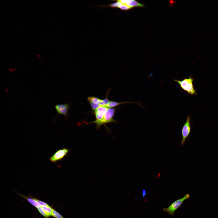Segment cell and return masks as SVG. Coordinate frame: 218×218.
<instances>
[{"label": "cell", "instance_id": "6da1fadb", "mask_svg": "<svg viewBox=\"0 0 218 218\" xmlns=\"http://www.w3.org/2000/svg\"><path fill=\"white\" fill-rule=\"evenodd\" d=\"M173 164L171 163L162 162L153 180L144 188V192L148 193L152 188L167 183L173 184L174 181L169 178Z\"/></svg>", "mask_w": 218, "mask_h": 218}, {"label": "cell", "instance_id": "7a4b0ae2", "mask_svg": "<svg viewBox=\"0 0 218 218\" xmlns=\"http://www.w3.org/2000/svg\"><path fill=\"white\" fill-rule=\"evenodd\" d=\"M162 162L158 160H149L142 166L141 170L144 177V180L136 183L133 185H141L146 188L154 179L158 169Z\"/></svg>", "mask_w": 218, "mask_h": 218}, {"label": "cell", "instance_id": "3957f363", "mask_svg": "<svg viewBox=\"0 0 218 218\" xmlns=\"http://www.w3.org/2000/svg\"><path fill=\"white\" fill-rule=\"evenodd\" d=\"M83 161L87 171L95 172L99 178L100 174H103L102 170L104 157L102 155L85 157L83 158Z\"/></svg>", "mask_w": 218, "mask_h": 218}, {"label": "cell", "instance_id": "277c9868", "mask_svg": "<svg viewBox=\"0 0 218 218\" xmlns=\"http://www.w3.org/2000/svg\"><path fill=\"white\" fill-rule=\"evenodd\" d=\"M197 155L206 156V154L200 153L197 152L183 153H175L170 152H164L162 155L158 159L163 162H168L178 158L187 155Z\"/></svg>", "mask_w": 218, "mask_h": 218}, {"label": "cell", "instance_id": "5b68a950", "mask_svg": "<svg viewBox=\"0 0 218 218\" xmlns=\"http://www.w3.org/2000/svg\"><path fill=\"white\" fill-rule=\"evenodd\" d=\"M187 7L195 10L197 12L204 10L215 11L216 9L214 6L209 5L202 0H189V3Z\"/></svg>", "mask_w": 218, "mask_h": 218}, {"label": "cell", "instance_id": "8992f818", "mask_svg": "<svg viewBox=\"0 0 218 218\" xmlns=\"http://www.w3.org/2000/svg\"><path fill=\"white\" fill-rule=\"evenodd\" d=\"M131 150L134 155L138 154L149 157L152 150L151 149L147 147L139 144L133 145L131 147Z\"/></svg>", "mask_w": 218, "mask_h": 218}, {"label": "cell", "instance_id": "52a82bcc", "mask_svg": "<svg viewBox=\"0 0 218 218\" xmlns=\"http://www.w3.org/2000/svg\"><path fill=\"white\" fill-rule=\"evenodd\" d=\"M164 135L162 136L160 138V145L158 147L155 149L152 150L150 156L151 160L155 159L158 160L160 157L164 153V151L161 147V143Z\"/></svg>", "mask_w": 218, "mask_h": 218}, {"label": "cell", "instance_id": "ba28073f", "mask_svg": "<svg viewBox=\"0 0 218 218\" xmlns=\"http://www.w3.org/2000/svg\"><path fill=\"white\" fill-rule=\"evenodd\" d=\"M175 1L176 2L175 3L161 8V9L169 12L177 11L178 12L184 6L180 2L177 1V0Z\"/></svg>", "mask_w": 218, "mask_h": 218}, {"label": "cell", "instance_id": "9c48e42d", "mask_svg": "<svg viewBox=\"0 0 218 218\" xmlns=\"http://www.w3.org/2000/svg\"><path fill=\"white\" fill-rule=\"evenodd\" d=\"M178 12L181 14L185 15H191L198 12L195 10L186 6L183 7Z\"/></svg>", "mask_w": 218, "mask_h": 218}]
</instances>
